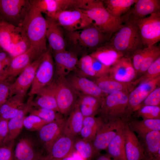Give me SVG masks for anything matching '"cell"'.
I'll use <instances>...</instances> for the list:
<instances>
[{
  "label": "cell",
  "mask_w": 160,
  "mask_h": 160,
  "mask_svg": "<svg viewBox=\"0 0 160 160\" xmlns=\"http://www.w3.org/2000/svg\"><path fill=\"white\" fill-rule=\"evenodd\" d=\"M160 57V47L156 44L145 47L144 60L138 73L143 74L151 65Z\"/></svg>",
  "instance_id": "74e56055"
},
{
  "label": "cell",
  "mask_w": 160,
  "mask_h": 160,
  "mask_svg": "<svg viewBox=\"0 0 160 160\" xmlns=\"http://www.w3.org/2000/svg\"><path fill=\"white\" fill-rule=\"evenodd\" d=\"M10 83L7 79L0 82V108L9 97Z\"/></svg>",
  "instance_id": "c3c4849f"
},
{
  "label": "cell",
  "mask_w": 160,
  "mask_h": 160,
  "mask_svg": "<svg viewBox=\"0 0 160 160\" xmlns=\"http://www.w3.org/2000/svg\"><path fill=\"white\" fill-rule=\"evenodd\" d=\"M55 95L59 112L62 115H69L76 105L79 95L66 77L54 78Z\"/></svg>",
  "instance_id": "52a82bcc"
},
{
  "label": "cell",
  "mask_w": 160,
  "mask_h": 160,
  "mask_svg": "<svg viewBox=\"0 0 160 160\" xmlns=\"http://www.w3.org/2000/svg\"><path fill=\"white\" fill-rule=\"evenodd\" d=\"M122 122L117 129L116 136L105 150L106 153L114 160H127L125 151L123 127Z\"/></svg>",
  "instance_id": "4dcf8cb0"
},
{
  "label": "cell",
  "mask_w": 160,
  "mask_h": 160,
  "mask_svg": "<svg viewBox=\"0 0 160 160\" xmlns=\"http://www.w3.org/2000/svg\"><path fill=\"white\" fill-rule=\"evenodd\" d=\"M74 149L85 160H92L95 157L91 141L81 137L76 138Z\"/></svg>",
  "instance_id": "8d00e7d4"
},
{
  "label": "cell",
  "mask_w": 160,
  "mask_h": 160,
  "mask_svg": "<svg viewBox=\"0 0 160 160\" xmlns=\"http://www.w3.org/2000/svg\"><path fill=\"white\" fill-rule=\"evenodd\" d=\"M43 55L27 67L19 74L15 81L10 83L9 97L15 95L25 97L27 91L33 81Z\"/></svg>",
  "instance_id": "7c38bea8"
},
{
  "label": "cell",
  "mask_w": 160,
  "mask_h": 160,
  "mask_svg": "<svg viewBox=\"0 0 160 160\" xmlns=\"http://www.w3.org/2000/svg\"><path fill=\"white\" fill-rule=\"evenodd\" d=\"M136 0H104L103 5L107 10L112 16L122 17L129 10Z\"/></svg>",
  "instance_id": "e575fe53"
},
{
  "label": "cell",
  "mask_w": 160,
  "mask_h": 160,
  "mask_svg": "<svg viewBox=\"0 0 160 160\" xmlns=\"http://www.w3.org/2000/svg\"><path fill=\"white\" fill-rule=\"evenodd\" d=\"M135 4L129 11V17L134 20L160 11V0H136Z\"/></svg>",
  "instance_id": "f1b7e54d"
},
{
  "label": "cell",
  "mask_w": 160,
  "mask_h": 160,
  "mask_svg": "<svg viewBox=\"0 0 160 160\" xmlns=\"http://www.w3.org/2000/svg\"><path fill=\"white\" fill-rule=\"evenodd\" d=\"M31 7L28 0H0V19L18 27Z\"/></svg>",
  "instance_id": "ba28073f"
},
{
  "label": "cell",
  "mask_w": 160,
  "mask_h": 160,
  "mask_svg": "<svg viewBox=\"0 0 160 160\" xmlns=\"http://www.w3.org/2000/svg\"><path fill=\"white\" fill-rule=\"evenodd\" d=\"M66 119L63 117L48 123L38 131L39 140L47 152L55 141L63 133Z\"/></svg>",
  "instance_id": "ffe728a7"
},
{
  "label": "cell",
  "mask_w": 160,
  "mask_h": 160,
  "mask_svg": "<svg viewBox=\"0 0 160 160\" xmlns=\"http://www.w3.org/2000/svg\"><path fill=\"white\" fill-rule=\"evenodd\" d=\"M140 117L143 119H160V106L145 105L139 108L133 113L132 118Z\"/></svg>",
  "instance_id": "f35d334b"
},
{
  "label": "cell",
  "mask_w": 160,
  "mask_h": 160,
  "mask_svg": "<svg viewBox=\"0 0 160 160\" xmlns=\"http://www.w3.org/2000/svg\"><path fill=\"white\" fill-rule=\"evenodd\" d=\"M94 160H114L106 153H100L94 159Z\"/></svg>",
  "instance_id": "816d5d0a"
},
{
  "label": "cell",
  "mask_w": 160,
  "mask_h": 160,
  "mask_svg": "<svg viewBox=\"0 0 160 160\" xmlns=\"http://www.w3.org/2000/svg\"><path fill=\"white\" fill-rule=\"evenodd\" d=\"M52 54L55 65L54 78L65 77L70 72L76 70L79 59L74 53L66 50Z\"/></svg>",
  "instance_id": "9a60e30c"
},
{
  "label": "cell",
  "mask_w": 160,
  "mask_h": 160,
  "mask_svg": "<svg viewBox=\"0 0 160 160\" xmlns=\"http://www.w3.org/2000/svg\"><path fill=\"white\" fill-rule=\"evenodd\" d=\"M48 123L38 116L29 115L23 121V126L31 131H39L43 127Z\"/></svg>",
  "instance_id": "7bdbcfd3"
},
{
  "label": "cell",
  "mask_w": 160,
  "mask_h": 160,
  "mask_svg": "<svg viewBox=\"0 0 160 160\" xmlns=\"http://www.w3.org/2000/svg\"><path fill=\"white\" fill-rule=\"evenodd\" d=\"M12 59L10 55L5 51H0V72L4 73Z\"/></svg>",
  "instance_id": "681fc988"
},
{
  "label": "cell",
  "mask_w": 160,
  "mask_h": 160,
  "mask_svg": "<svg viewBox=\"0 0 160 160\" xmlns=\"http://www.w3.org/2000/svg\"><path fill=\"white\" fill-rule=\"evenodd\" d=\"M92 57V67L96 74L95 77L108 75L110 67L104 65L98 60Z\"/></svg>",
  "instance_id": "7dc6e473"
},
{
  "label": "cell",
  "mask_w": 160,
  "mask_h": 160,
  "mask_svg": "<svg viewBox=\"0 0 160 160\" xmlns=\"http://www.w3.org/2000/svg\"><path fill=\"white\" fill-rule=\"evenodd\" d=\"M71 156L74 160H85L78 152L75 150H74Z\"/></svg>",
  "instance_id": "f5cc1de1"
},
{
  "label": "cell",
  "mask_w": 160,
  "mask_h": 160,
  "mask_svg": "<svg viewBox=\"0 0 160 160\" xmlns=\"http://www.w3.org/2000/svg\"><path fill=\"white\" fill-rule=\"evenodd\" d=\"M44 160H74L73 158L71 156H68L66 157L59 158V159H55V158H48L44 156Z\"/></svg>",
  "instance_id": "db71d44e"
},
{
  "label": "cell",
  "mask_w": 160,
  "mask_h": 160,
  "mask_svg": "<svg viewBox=\"0 0 160 160\" xmlns=\"http://www.w3.org/2000/svg\"><path fill=\"white\" fill-rule=\"evenodd\" d=\"M108 75L119 81L130 83L135 80L137 74L131 59L123 57L110 67Z\"/></svg>",
  "instance_id": "ac0fdd59"
},
{
  "label": "cell",
  "mask_w": 160,
  "mask_h": 160,
  "mask_svg": "<svg viewBox=\"0 0 160 160\" xmlns=\"http://www.w3.org/2000/svg\"><path fill=\"white\" fill-rule=\"evenodd\" d=\"M122 122L121 121L104 122L101 120L92 142L95 157L102 151L106 150L116 136L117 129Z\"/></svg>",
  "instance_id": "4fadbf2b"
},
{
  "label": "cell",
  "mask_w": 160,
  "mask_h": 160,
  "mask_svg": "<svg viewBox=\"0 0 160 160\" xmlns=\"http://www.w3.org/2000/svg\"><path fill=\"white\" fill-rule=\"evenodd\" d=\"M7 78L5 74L4 73L0 72V82L7 79Z\"/></svg>",
  "instance_id": "11a10c76"
},
{
  "label": "cell",
  "mask_w": 160,
  "mask_h": 160,
  "mask_svg": "<svg viewBox=\"0 0 160 160\" xmlns=\"http://www.w3.org/2000/svg\"><path fill=\"white\" fill-rule=\"evenodd\" d=\"M41 56H39L31 47L24 53L12 58L4 72L7 79L9 81L16 77L32 62Z\"/></svg>",
  "instance_id": "d6986e66"
},
{
  "label": "cell",
  "mask_w": 160,
  "mask_h": 160,
  "mask_svg": "<svg viewBox=\"0 0 160 160\" xmlns=\"http://www.w3.org/2000/svg\"><path fill=\"white\" fill-rule=\"evenodd\" d=\"M15 140L0 147V160H13Z\"/></svg>",
  "instance_id": "bcb514c9"
},
{
  "label": "cell",
  "mask_w": 160,
  "mask_h": 160,
  "mask_svg": "<svg viewBox=\"0 0 160 160\" xmlns=\"http://www.w3.org/2000/svg\"><path fill=\"white\" fill-rule=\"evenodd\" d=\"M74 89L79 94L103 98L106 95L104 93L96 84L86 77L73 75L67 79Z\"/></svg>",
  "instance_id": "603a6c76"
},
{
  "label": "cell",
  "mask_w": 160,
  "mask_h": 160,
  "mask_svg": "<svg viewBox=\"0 0 160 160\" xmlns=\"http://www.w3.org/2000/svg\"><path fill=\"white\" fill-rule=\"evenodd\" d=\"M101 121V119L98 117H84L83 127L79 134L81 138L92 142Z\"/></svg>",
  "instance_id": "d590c367"
},
{
  "label": "cell",
  "mask_w": 160,
  "mask_h": 160,
  "mask_svg": "<svg viewBox=\"0 0 160 160\" xmlns=\"http://www.w3.org/2000/svg\"><path fill=\"white\" fill-rule=\"evenodd\" d=\"M137 138L144 150L141 160H160V131H152Z\"/></svg>",
  "instance_id": "7402d4cb"
},
{
  "label": "cell",
  "mask_w": 160,
  "mask_h": 160,
  "mask_svg": "<svg viewBox=\"0 0 160 160\" xmlns=\"http://www.w3.org/2000/svg\"><path fill=\"white\" fill-rule=\"evenodd\" d=\"M160 87L159 86L149 94L138 108L143 106H160Z\"/></svg>",
  "instance_id": "ee69618b"
},
{
  "label": "cell",
  "mask_w": 160,
  "mask_h": 160,
  "mask_svg": "<svg viewBox=\"0 0 160 160\" xmlns=\"http://www.w3.org/2000/svg\"><path fill=\"white\" fill-rule=\"evenodd\" d=\"M25 97L19 95L9 97L0 108V116L8 120L15 116L24 105Z\"/></svg>",
  "instance_id": "836d02e7"
},
{
  "label": "cell",
  "mask_w": 160,
  "mask_h": 160,
  "mask_svg": "<svg viewBox=\"0 0 160 160\" xmlns=\"http://www.w3.org/2000/svg\"><path fill=\"white\" fill-rule=\"evenodd\" d=\"M54 19L64 30L68 32L81 30L93 23L79 9L61 11L57 14Z\"/></svg>",
  "instance_id": "8fae6325"
},
{
  "label": "cell",
  "mask_w": 160,
  "mask_h": 160,
  "mask_svg": "<svg viewBox=\"0 0 160 160\" xmlns=\"http://www.w3.org/2000/svg\"><path fill=\"white\" fill-rule=\"evenodd\" d=\"M54 74V61L52 50L49 46L36 71L29 96L36 95L42 88L50 84L53 80Z\"/></svg>",
  "instance_id": "9c48e42d"
},
{
  "label": "cell",
  "mask_w": 160,
  "mask_h": 160,
  "mask_svg": "<svg viewBox=\"0 0 160 160\" xmlns=\"http://www.w3.org/2000/svg\"><path fill=\"white\" fill-rule=\"evenodd\" d=\"M75 139L74 136L63 133L53 143L45 156L59 159L71 156L74 150Z\"/></svg>",
  "instance_id": "44dd1931"
},
{
  "label": "cell",
  "mask_w": 160,
  "mask_h": 160,
  "mask_svg": "<svg viewBox=\"0 0 160 160\" xmlns=\"http://www.w3.org/2000/svg\"><path fill=\"white\" fill-rule=\"evenodd\" d=\"M145 52V48L138 49L134 52L131 58L133 66L137 75L142 65Z\"/></svg>",
  "instance_id": "f6af8a7d"
},
{
  "label": "cell",
  "mask_w": 160,
  "mask_h": 160,
  "mask_svg": "<svg viewBox=\"0 0 160 160\" xmlns=\"http://www.w3.org/2000/svg\"><path fill=\"white\" fill-rule=\"evenodd\" d=\"M0 46L12 58L31 47L28 40L19 27L3 21L0 22Z\"/></svg>",
  "instance_id": "5b68a950"
},
{
  "label": "cell",
  "mask_w": 160,
  "mask_h": 160,
  "mask_svg": "<svg viewBox=\"0 0 160 160\" xmlns=\"http://www.w3.org/2000/svg\"><path fill=\"white\" fill-rule=\"evenodd\" d=\"M126 124L132 131L137 134V137H142L152 131H160V119L140 120L132 118Z\"/></svg>",
  "instance_id": "f546056e"
},
{
  "label": "cell",
  "mask_w": 160,
  "mask_h": 160,
  "mask_svg": "<svg viewBox=\"0 0 160 160\" xmlns=\"http://www.w3.org/2000/svg\"><path fill=\"white\" fill-rule=\"evenodd\" d=\"M129 93L119 91L106 95L102 101L98 117L104 122H127L130 119L128 113Z\"/></svg>",
  "instance_id": "277c9868"
},
{
  "label": "cell",
  "mask_w": 160,
  "mask_h": 160,
  "mask_svg": "<svg viewBox=\"0 0 160 160\" xmlns=\"http://www.w3.org/2000/svg\"><path fill=\"white\" fill-rule=\"evenodd\" d=\"M66 119L63 133L75 137L79 134L83 127L84 117L76 104Z\"/></svg>",
  "instance_id": "d6a6232c"
},
{
  "label": "cell",
  "mask_w": 160,
  "mask_h": 160,
  "mask_svg": "<svg viewBox=\"0 0 160 160\" xmlns=\"http://www.w3.org/2000/svg\"><path fill=\"white\" fill-rule=\"evenodd\" d=\"M44 156L41 155L33 160H44Z\"/></svg>",
  "instance_id": "9f6ffc18"
},
{
  "label": "cell",
  "mask_w": 160,
  "mask_h": 160,
  "mask_svg": "<svg viewBox=\"0 0 160 160\" xmlns=\"http://www.w3.org/2000/svg\"><path fill=\"white\" fill-rule=\"evenodd\" d=\"M80 9L88 16L98 28L111 37L125 19V14L120 17L112 16L106 9L102 0H91L87 8Z\"/></svg>",
  "instance_id": "8992f818"
},
{
  "label": "cell",
  "mask_w": 160,
  "mask_h": 160,
  "mask_svg": "<svg viewBox=\"0 0 160 160\" xmlns=\"http://www.w3.org/2000/svg\"><path fill=\"white\" fill-rule=\"evenodd\" d=\"M3 49H2L1 47L0 46V51H2Z\"/></svg>",
  "instance_id": "6f0895ef"
},
{
  "label": "cell",
  "mask_w": 160,
  "mask_h": 160,
  "mask_svg": "<svg viewBox=\"0 0 160 160\" xmlns=\"http://www.w3.org/2000/svg\"><path fill=\"white\" fill-rule=\"evenodd\" d=\"M160 76L143 82L129 93L128 97V113L131 118L149 94L160 86Z\"/></svg>",
  "instance_id": "5bb4252c"
},
{
  "label": "cell",
  "mask_w": 160,
  "mask_h": 160,
  "mask_svg": "<svg viewBox=\"0 0 160 160\" xmlns=\"http://www.w3.org/2000/svg\"><path fill=\"white\" fill-rule=\"evenodd\" d=\"M38 151L34 142L28 137L19 140L14 151L13 160H33L42 155Z\"/></svg>",
  "instance_id": "d4e9b609"
},
{
  "label": "cell",
  "mask_w": 160,
  "mask_h": 160,
  "mask_svg": "<svg viewBox=\"0 0 160 160\" xmlns=\"http://www.w3.org/2000/svg\"><path fill=\"white\" fill-rule=\"evenodd\" d=\"M35 107H33L31 110L29 115L38 116L48 123L63 118L60 114H61L53 110Z\"/></svg>",
  "instance_id": "ab89813d"
},
{
  "label": "cell",
  "mask_w": 160,
  "mask_h": 160,
  "mask_svg": "<svg viewBox=\"0 0 160 160\" xmlns=\"http://www.w3.org/2000/svg\"><path fill=\"white\" fill-rule=\"evenodd\" d=\"M103 97L79 95L76 104L84 117L95 116L98 113Z\"/></svg>",
  "instance_id": "1f68e13d"
},
{
  "label": "cell",
  "mask_w": 160,
  "mask_h": 160,
  "mask_svg": "<svg viewBox=\"0 0 160 160\" xmlns=\"http://www.w3.org/2000/svg\"><path fill=\"white\" fill-rule=\"evenodd\" d=\"M46 37L52 52L66 50L63 29L54 19L46 17Z\"/></svg>",
  "instance_id": "e0dca14e"
},
{
  "label": "cell",
  "mask_w": 160,
  "mask_h": 160,
  "mask_svg": "<svg viewBox=\"0 0 160 160\" xmlns=\"http://www.w3.org/2000/svg\"><path fill=\"white\" fill-rule=\"evenodd\" d=\"M160 76V57L149 67L147 71L139 78L132 82L135 87L141 83Z\"/></svg>",
  "instance_id": "60d3db41"
},
{
  "label": "cell",
  "mask_w": 160,
  "mask_h": 160,
  "mask_svg": "<svg viewBox=\"0 0 160 160\" xmlns=\"http://www.w3.org/2000/svg\"><path fill=\"white\" fill-rule=\"evenodd\" d=\"M9 120L0 116V147L3 145L4 141L7 134Z\"/></svg>",
  "instance_id": "f907efd6"
},
{
  "label": "cell",
  "mask_w": 160,
  "mask_h": 160,
  "mask_svg": "<svg viewBox=\"0 0 160 160\" xmlns=\"http://www.w3.org/2000/svg\"><path fill=\"white\" fill-rule=\"evenodd\" d=\"M113 34L109 42L124 57L131 59L135 51L144 48L137 26L135 21L129 17V11L125 14L123 24Z\"/></svg>",
  "instance_id": "3957f363"
},
{
  "label": "cell",
  "mask_w": 160,
  "mask_h": 160,
  "mask_svg": "<svg viewBox=\"0 0 160 160\" xmlns=\"http://www.w3.org/2000/svg\"><path fill=\"white\" fill-rule=\"evenodd\" d=\"M144 48L157 44L160 41V11L148 17L134 20Z\"/></svg>",
  "instance_id": "30bf717a"
},
{
  "label": "cell",
  "mask_w": 160,
  "mask_h": 160,
  "mask_svg": "<svg viewBox=\"0 0 160 160\" xmlns=\"http://www.w3.org/2000/svg\"><path fill=\"white\" fill-rule=\"evenodd\" d=\"M1 21V20L0 19V22Z\"/></svg>",
  "instance_id": "680465c9"
},
{
  "label": "cell",
  "mask_w": 160,
  "mask_h": 160,
  "mask_svg": "<svg viewBox=\"0 0 160 160\" xmlns=\"http://www.w3.org/2000/svg\"><path fill=\"white\" fill-rule=\"evenodd\" d=\"M125 154L127 160H141L144 150L135 133L124 123L123 127Z\"/></svg>",
  "instance_id": "cb8c5ba5"
},
{
  "label": "cell",
  "mask_w": 160,
  "mask_h": 160,
  "mask_svg": "<svg viewBox=\"0 0 160 160\" xmlns=\"http://www.w3.org/2000/svg\"><path fill=\"white\" fill-rule=\"evenodd\" d=\"M63 31L66 50L78 57L90 54L108 41L111 37L93 23L81 30L68 32L63 29Z\"/></svg>",
  "instance_id": "6da1fadb"
},
{
  "label": "cell",
  "mask_w": 160,
  "mask_h": 160,
  "mask_svg": "<svg viewBox=\"0 0 160 160\" xmlns=\"http://www.w3.org/2000/svg\"><path fill=\"white\" fill-rule=\"evenodd\" d=\"M89 55L104 65L111 67L123 55L116 49L109 41L98 48Z\"/></svg>",
  "instance_id": "83f0119b"
},
{
  "label": "cell",
  "mask_w": 160,
  "mask_h": 160,
  "mask_svg": "<svg viewBox=\"0 0 160 160\" xmlns=\"http://www.w3.org/2000/svg\"><path fill=\"white\" fill-rule=\"evenodd\" d=\"M34 96H29L27 101L17 115L9 120L8 133L4 141L3 145L15 140L21 132L23 126L24 120L27 114L29 113L34 107Z\"/></svg>",
  "instance_id": "2e32d148"
},
{
  "label": "cell",
  "mask_w": 160,
  "mask_h": 160,
  "mask_svg": "<svg viewBox=\"0 0 160 160\" xmlns=\"http://www.w3.org/2000/svg\"><path fill=\"white\" fill-rule=\"evenodd\" d=\"M77 69L85 76L96 77V74L92 67V59L89 55L81 57L79 60Z\"/></svg>",
  "instance_id": "b9f144b4"
},
{
  "label": "cell",
  "mask_w": 160,
  "mask_h": 160,
  "mask_svg": "<svg viewBox=\"0 0 160 160\" xmlns=\"http://www.w3.org/2000/svg\"><path fill=\"white\" fill-rule=\"evenodd\" d=\"M94 82L106 95L119 91H127L130 93L135 88L132 82H120L111 78L108 75L96 77Z\"/></svg>",
  "instance_id": "4316f807"
},
{
  "label": "cell",
  "mask_w": 160,
  "mask_h": 160,
  "mask_svg": "<svg viewBox=\"0 0 160 160\" xmlns=\"http://www.w3.org/2000/svg\"><path fill=\"white\" fill-rule=\"evenodd\" d=\"M36 95V97L34 99V107L51 109L60 113L55 97L54 80L49 85L40 90Z\"/></svg>",
  "instance_id": "484cf974"
},
{
  "label": "cell",
  "mask_w": 160,
  "mask_h": 160,
  "mask_svg": "<svg viewBox=\"0 0 160 160\" xmlns=\"http://www.w3.org/2000/svg\"><path fill=\"white\" fill-rule=\"evenodd\" d=\"M26 35L32 48L39 56L47 51V21L42 13L31 5L24 19L19 26Z\"/></svg>",
  "instance_id": "7a4b0ae2"
}]
</instances>
